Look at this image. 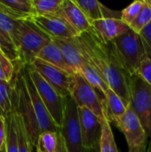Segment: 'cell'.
I'll return each instance as SVG.
<instances>
[{
  "label": "cell",
  "mask_w": 151,
  "mask_h": 152,
  "mask_svg": "<svg viewBox=\"0 0 151 152\" xmlns=\"http://www.w3.org/2000/svg\"><path fill=\"white\" fill-rule=\"evenodd\" d=\"M117 128L125 136L128 152H147L149 136L130 104Z\"/></svg>",
  "instance_id": "cell-7"
},
{
  "label": "cell",
  "mask_w": 151,
  "mask_h": 152,
  "mask_svg": "<svg viewBox=\"0 0 151 152\" xmlns=\"http://www.w3.org/2000/svg\"><path fill=\"white\" fill-rule=\"evenodd\" d=\"M102 130L100 140V150L101 152H118L117 147L115 142L110 123L107 118L101 121Z\"/></svg>",
  "instance_id": "cell-24"
},
{
  "label": "cell",
  "mask_w": 151,
  "mask_h": 152,
  "mask_svg": "<svg viewBox=\"0 0 151 152\" xmlns=\"http://www.w3.org/2000/svg\"><path fill=\"white\" fill-rule=\"evenodd\" d=\"M29 76L44 102L52 118L57 126L61 129L63 122L64 110L66 106V98L60 95L54 88L50 86L44 77L31 66L27 65Z\"/></svg>",
  "instance_id": "cell-4"
},
{
  "label": "cell",
  "mask_w": 151,
  "mask_h": 152,
  "mask_svg": "<svg viewBox=\"0 0 151 152\" xmlns=\"http://www.w3.org/2000/svg\"><path fill=\"white\" fill-rule=\"evenodd\" d=\"M35 15L38 16H57L64 18V0H31ZM66 20V19H65Z\"/></svg>",
  "instance_id": "cell-20"
},
{
  "label": "cell",
  "mask_w": 151,
  "mask_h": 152,
  "mask_svg": "<svg viewBox=\"0 0 151 152\" xmlns=\"http://www.w3.org/2000/svg\"><path fill=\"white\" fill-rule=\"evenodd\" d=\"M135 75L142 77L148 84L151 85V59L147 55L142 60Z\"/></svg>",
  "instance_id": "cell-31"
},
{
  "label": "cell",
  "mask_w": 151,
  "mask_h": 152,
  "mask_svg": "<svg viewBox=\"0 0 151 152\" xmlns=\"http://www.w3.org/2000/svg\"><path fill=\"white\" fill-rule=\"evenodd\" d=\"M37 58L62 70L75 74L69 63L67 62L66 59L64 58L61 50L53 40L42 49V51L37 55Z\"/></svg>",
  "instance_id": "cell-19"
},
{
  "label": "cell",
  "mask_w": 151,
  "mask_h": 152,
  "mask_svg": "<svg viewBox=\"0 0 151 152\" xmlns=\"http://www.w3.org/2000/svg\"><path fill=\"white\" fill-rule=\"evenodd\" d=\"M20 20H15L0 9V29L4 32L18 49Z\"/></svg>",
  "instance_id": "cell-21"
},
{
  "label": "cell",
  "mask_w": 151,
  "mask_h": 152,
  "mask_svg": "<svg viewBox=\"0 0 151 152\" xmlns=\"http://www.w3.org/2000/svg\"><path fill=\"white\" fill-rule=\"evenodd\" d=\"M82 143L85 150L92 151L100 143L102 125L101 120L89 109L78 107Z\"/></svg>",
  "instance_id": "cell-11"
},
{
  "label": "cell",
  "mask_w": 151,
  "mask_h": 152,
  "mask_svg": "<svg viewBox=\"0 0 151 152\" xmlns=\"http://www.w3.org/2000/svg\"><path fill=\"white\" fill-rule=\"evenodd\" d=\"M146 4L145 0H136L130 4L127 7H125L122 11L121 20L125 22L126 25L130 26L131 23L136 19V17L140 14L142 10Z\"/></svg>",
  "instance_id": "cell-27"
},
{
  "label": "cell",
  "mask_w": 151,
  "mask_h": 152,
  "mask_svg": "<svg viewBox=\"0 0 151 152\" xmlns=\"http://www.w3.org/2000/svg\"><path fill=\"white\" fill-rule=\"evenodd\" d=\"M75 40L90 65L128 107L133 76L119 61L111 43H102L93 30L80 34Z\"/></svg>",
  "instance_id": "cell-1"
},
{
  "label": "cell",
  "mask_w": 151,
  "mask_h": 152,
  "mask_svg": "<svg viewBox=\"0 0 151 152\" xmlns=\"http://www.w3.org/2000/svg\"><path fill=\"white\" fill-rule=\"evenodd\" d=\"M22 75L30 96V100L33 105V108L35 110L36 112V116L37 118V122H38V126L41 131V134L44 132H56V133H60L61 129L57 126V125L54 123L53 119L52 118L49 111L47 110L45 105L44 104L30 76L28 73V69L27 65H24L22 67Z\"/></svg>",
  "instance_id": "cell-10"
},
{
  "label": "cell",
  "mask_w": 151,
  "mask_h": 152,
  "mask_svg": "<svg viewBox=\"0 0 151 152\" xmlns=\"http://www.w3.org/2000/svg\"><path fill=\"white\" fill-rule=\"evenodd\" d=\"M62 8L65 19L79 34L93 30L92 23L75 4L74 0H64Z\"/></svg>",
  "instance_id": "cell-16"
},
{
  "label": "cell",
  "mask_w": 151,
  "mask_h": 152,
  "mask_svg": "<svg viewBox=\"0 0 151 152\" xmlns=\"http://www.w3.org/2000/svg\"><path fill=\"white\" fill-rule=\"evenodd\" d=\"M146 1H147V3L151 6V0H146Z\"/></svg>",
  "instance_id": "cell-38"
},
{
  "label": "cell",
  "mask_w": 151,
  "mask_h": 152,
  "mask_svg": "<svg viewBox=\"0 0 151 152\" xmlns=\"http://www.w3.org/2000/svg\"><path fill=\"white\" fill-rule=\"evenodd\" d=\"M29 152H37L36 151V147L35 146H30V149H29Z\"/></svg>",
  "instance_id": "cell-36"
},
{
  "label": "cell",
  "mask_w": 151,
  "mask_h": 152,
  "mask_svg": "<svg viewBox=\"0 0 151 152\" xmlns=\"http://www.w3.org/2000/svg\"><path fill=\"white\" fill-rule=\"evenodd\" d=\"M31 66L52 86L54 90L63 98L70 96L74 83L75 74L62 70L50 63L36 58Z\"/></svg>",
  "instance_id": "cell-8"
},
{
  "label": "cell",
  "mask_w": 151,
  "mask_h": 152,
  "mask_svg": "<svg viewBox=\"0 0 151 152\" xmlns=\"http://www.w3.org/2000/svg\"><path fill=\"white\" fill-rule=\"evenodd\" d=\"M7 140V124L6 118L4 116H0V151L6 146Z\"/></svg>",
  "instance_id": "cell-33"
},
{
  "label": "cell",
  "mask_w": 151,
  "mask_h": 152,
  "mask_svg": "<svg viewBox=\"0 0 151 152\" xmlns=\"http://www.w3.org/2000/svg\"><path fill=\"white\" fill-rule=\"evenodd\" d=\"M130 105L151 138V85L137 75L132 77Z\"/></svg>",
  "instance_id": "cell-5"
},
{
  "label": "cell",
  "mask_w": 151,
  "mask_h": 152,
  "mask_svg": "<svg viewBox=\"0 0 151 152\" xmlns=\"http://www.w3.org/2000/svg\"><path fill=\"white\" fill-rule=\"evenodd\" d=\"M0 9L15 20L31 19L35 16L31 0H0Z\"/></svg>",
  "instance_id": "cell-17"
},
{
  "label": "cell",
  "mask_w": 151,
  "mask_h": 152,
  "mask_svg": "<svg viewBox=\"0 0 151 152\" xmlns=\"http://www.w3.org/2000/svg\"><path fill=\"white\" fill-rule=\"evenodd\" d=\"M146 55L151 59V22L140 33Z\"/></svg>",
  "instance_id": "cell-32"
},
{
  "label": "cell",
  "mask_w": 151,
  "mask_h": 152,
  "mask_svg": "<svg viewBox=\"0 0 151 152\" xmlns=\"http://www.w3.org/2000/svg\"><path fill=\"white\" fill-rule=\"evenodd\" d=\"M7 124V140H6V152H19L17 135L15 129V122L12 114L6 118Z\"/></svg>",
  "instance_id": "cell-30"
},
{
  "label": "cell",
  "mask_w": 151,
  "mask_h": 152,
  "mask_svg": "<svg viewBox=\"0 0 151 152\" xmlns=\"http://www.w3.org/2000/svg\"><path fill=\"white\" fill-rule=\"evenodd\" d=\"M93 151V150H92ZM92 151H89V150H85V152H92Z\"/></svg>",
  "instance_id": "cell-39"
},
{
  "label": "cell",
  "mask_w": 151,
  "mask_h": 152,
  "mask_svg": "<svg viewBox=\"0 0 151 152\" xmlns=\"http://www.w3.org/2000/svg\"><path fill=\"white\" fill-rule=\"evenodd\" d=\"M110 43L127 72L131 76L135 75L142 60L146 55L140 34L129 28Z\"/></svg>",
  "instance_id": "cell-3"
},
{
  "label": "cell",
  "mask_w": 151,
  "mask_h": 152,
  "mask_svg": "<svg viewBox=\"0 0 151 152\" xmlns=\"http://www.w3.org/2000/svg\"><path fill=\"white\" fill-rule=\"evenodd\" d=\"M16 67V66H15ZM15 81V72L11 82L0 81V116L5 118L12 115V94Z\"/></svg>",
  "instance_id": "cell-22"
},
{
  "label": "cell",
  "mask_w": 151,
  "mask_h": 152,
  "mask_svg": "<svg viewBox=\"0 0 151 152\" xmlns=\"http://www.w3.org/2000/svg\"><path fill=\"white\" fill-rule=\"evenodd\" d=\"M146 1V0H145ZM151 22V6L147 3L140 12V14L136 17V19L131 23L129 26L134 32L140 34L150 23Z\"/></svg>",
  "instance_id": "cell-28"
},
{
  "label": "cell",
  "mask_w": 151,
  "mask_h": 152,
  "mask_svg": "<svg viewBox=\"0 0 151 152\" xmlns=\"http://www.w3.org/2000/svg\"><path fill=\"white\" fill-rule=\"evenodd\" d=\"M15 64L0 51V81L11 82L15 72Z\"/></svg>",
  "instance_id": "cell-29"
},
{
  "label": "cell",
  "mask_w": 151,
  "mask_h": 152,
  "mask_svg": "<svg viewBox=\"0 0 151 152\" xmlns=\"http://www.w3.org/2000/svg\"><path fill=\"white\" fill-rule=\"evenodd\" d=\"M31 20L51 38H74L80 34L64 18L57 16L35 15Z\"/></svg>",
  "instance_id": "cell-12"
},
{
  "label": "cell",
  "mask_w": 151,
  "mask_h": 152,
  "mask_svg": "<svg viewBox=\"0 0 151 152\" xmlns=\"http://www.w3.org/2000/svg\"><path fill=\"white\" fill-rule=\"evenodd\" d=\"M68 152H85L82 143L78 106L71 96L66 98L62 126L60 131Z\"/></svg>",
  "instance_id": "cell-6"
},
{
  "label": "cell",
  "mask_w": 151,
  "mask_h": 152,
  "mask_svg": "<svg viewBox=\"0 0 151 152\" xmlns=\"http://www.w3.org/2000/svg\"><path fill=\"white\" fill-rule=\"evenodd\" d=\"M74 2L90 22L108 18L121 19L122 12L109 9L97 0H74Z\"/></svg>",
  "instance_id": "cell-15"
},
{
  "label": "cell",
  "mask_w": 151,
  "mask_h": 152,
  "mask_svg": "<svg viewBox=\"0 0 151 152\" xmlns=\"http://www.w3.org/2000/svg\"><path fill=\"white\" fill-rule=\"evenodd\" d=\"M147 152H151V142L150 146H149V148H148V150H147Z\"/></svg>",
  "instance_id": "cell-37"
},
{
  "label": "cell",
  "mask_w": 151,
  "mask_h": 152,
  "mask_svg": "<svg viewBox=\"0 0 151 152\" xmlns=\"http://www.w3.org/2000/svg\"><path fill=\"white\" fill-rule=\"evenodd\" d=\"M92 152H101V150H100V143L93 148V150L92 151Z\"/></svg>",
  "instance_id": "cell-35"
},
{
  "label": "cell",
  "mask_w": 151,
  "mask_h": 152,
  "mask_svg": "<svg viewBox=\"0 0 151 152\" xmlns=\"http://www.w3.org/2000/svg\"><path fill=\"white\" fill-rule=\"evenodd\" d=\"M58 142L59 133L47 131L40 134L35 147L37 152H56Z\"/></svg>",
  "instance_id": "cell-25"
},
{
  "label": "cell",
  "mask_w": 151,
  "mask_h": 152,
  "mask_svg": "<svg viewBox=\"0 0 151 152\" xmlns=\"http://www.w3.org/2000/svg\"><path fill=\"white\" fill-rule=\"evenodd\" d=\"M0 51L12 61H17L20 60L19 51L10 37L0 29Z\"/></svg>",
  "instance_id": "cell-26"
},
{
  "label": "cell",
  "mask_w": 151,
  "mask_h": 152,
  "mask_svg": "<svg viewBox=\"0 0 151 152\" xmlns=\"http://www.w3.org/2000/svg\"><path fill=\"white\" fill-rule=\"evenodd\" d=\"M56 152H68L67 148L65 146V142L64 140L62 138V136L61 135V134L59 133V142H58V148H57V151Z\"/></svg>",
  "instance_id": "cell-34"
},
{
  "label": "cell",
  "mask_w": 151,
  "mask_h": 152,
  "mask_svg": "<svg viewBox=\"0 0 151 152\" xmlns=\"http://www.w3.org/2000/svg\"><path fill=\"white\" fill-rule=\"evenodd\" d=\"M70 96L78 107L89 109L101 121L106 118L105 111L98 94L80 73H75Z\"/></svg>",
  "instance_id": "cell-9"
},
{
  "label": "cell",
  "mask_w": 151,
  "mask_h": 152,
  "mask_svg": "<svg viewBox=\"0 0 151 152\" xmlns=\"http://www.w3.org/2000/svg\"><path fill=\"white\" fill-rule=\"evenodd\" d=\"M93 32L104 44L112 42L115 38L126 32L130 27L121 19L108 18L91 22Z\"/></svg>",
  "instance_id": "cell-13"
},
{
  "label": "cell",
  "mask_w": 151,
  "mask_h": 152,
  "mask_svg": "<svg viewBox=\"0 0 151 152\" xmlns=\"http://www.w3.org/2000/svg\"><path fill=\"white\" fill-rule=\"evenodd\" d=\"M52 40L60 47L64 58L72 69L74 73H78L81 68L87 62L81 50L79 49L75 37L68 39L52 38Z\"/></svg>",
  "instance_id": "cell-14"
},
{
  "label": "cell",
  "mask_w": 151,
  "mask_h": 152,
  "mask_svg": "<svg viewBox=\"0 0 151 152\" xmlns=\"http://www.w3.org/2000/svg\"><path fill=\"white\" fill-rule=\"evenodd\" d=\"M52 42L51 37L44 33L31 19L20 20L18 51L20 60L31 65L42 49Z\"/></svg>",
  "instance_id": "cell-2"
},
{
  "label": "cell",
  "mask_w": 151,
  "mask_h": 152,
  "mask_svg": "<svg viewBox=\"0 0 151 152\" xmlns=\"http://www.w3.org/2000/svg\"><path fill=\"white\" fill-rule=\"evenodd\" d=\"M106 98L107 108L105 117L109 123H114L117 126L124 118L127 107L123 100L110 87H109L106 92Z\"/></svg>",
  "instance_id": "cell-18"
},
{
  "label": "cell",
  "mask_w": 151,
  "mask_h": 152,
  "mask_svg": "<svg viewBox=\"0 0 151 152\" xmlns=\"http://www.w3.org/2000/svg\"><path fill=\"white\" fill-rule=\"evenodd\" d=\"M12 114L13 116L14 122H15V129H16L17 143H18L19 152H29L31 144L29 143L22 118H21L17 108L15 106H12Z\"/></svg>",
  "instance_id": "cell-23"
}]
</instances>
